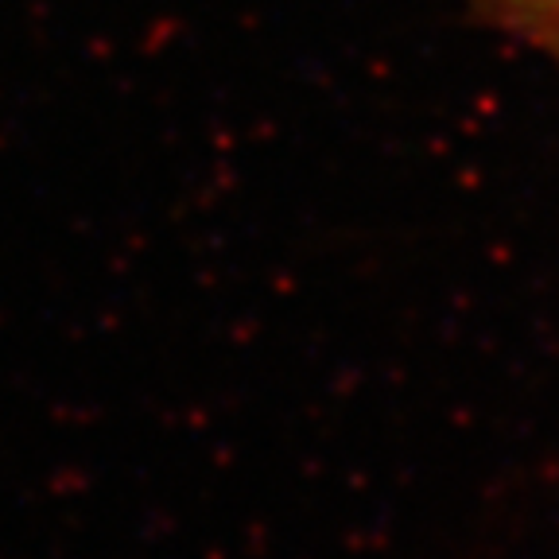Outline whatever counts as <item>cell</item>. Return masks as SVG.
Segmentation results:
<instances>
[{"label":"cell","instance_id":"obj_1","mask_svg":"<svg viewBox=\"0 0 559 559\" xmlns=\"http://www.w3.org/2000/svg\"><path fill=\"white\" fill-rule=\"evenodd\" d=\"M478 24L528 47L559 70V0H463Z\"/></svg>","mask_w":559,"mask_h":559}]
</instances>
